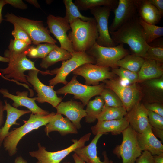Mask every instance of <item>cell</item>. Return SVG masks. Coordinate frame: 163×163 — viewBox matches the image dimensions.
Wrapping results in <instances>:
<instances>
[{"label": "cell", "mask_w": 163, "mask_h": 163, "mask_svg": "<svg viewBox=\"0 0 163 163\" xmlns=\"http://www.w3.org/2000/svg\"><path fill=\"white\" fill-rule=\"evenodd\" d=\"M139 16L127 22L115 31L110 32L116 45L126 44L133 54L144 58L150 45L146 42Z\"/></svg>", "instance_id": "1"}, {"label": "cell", "mask_w": 163, "mask_h": 163, "mask_svg": "<svg viewBox=\"0 0 163 163\" xmlns=\"http://www.w3.org/2000/svg\"><path fill=\"white\" fill-rule=\"evenodd\" d=\"M71 30L68 37L75 52H86L96 42L98 34L97 23L94 20L84 21L79 18L69 24Z\"/></svg>", "instance_id": "2"}, {"label": "cell", "mask_w": 163, "mask_h": 163, "mask_svg": "<svg viewBox=\"0 0 163 163\" xmlns=\"http://www.w3.org/2000/svg\"><path fill=\"white\" fill-rule=\"evenodd\" d=\"M56 114L54 112L46 115L31 113L24 125L9 132L3 142L4 147L9 155L12 156L16 153L17 145L23 136L32 131L45 126Z\"/></svg>", "instance_id": "3"}, {"label": "cell", "mask_w": 163, "mask_h": 163, "mask_svg": "<svg viewBox=\"0 0 163 163\" xmlns=\"http://www.w3.org/2000/svg\"><path fill=\"white\" fill-rule=\"evenodd\" d=\"M5 20L11 24L18 25L27 34L32 43L35 45L41 43L56 44L57 41L50 35L48 28L44 27L42 21H35L21 17L12 13L5 15Z\"/></svg>", "instance_id": "4"}, {"label": "cell", "mask_w": 163, "mask_h": 163, "mask_svg": "<svg viewBox=\"0 0 163 163\" xmlns=\"http://www.w3.org/2000/svg\"><path fill=\"white\" fill-rule=\"evenodd\" d=\"M86 52L94 58L95 64L112 69L118 68L117 62L129 54L122 43L106 47L100 46L96 42Z\"/></svg>", "instance_id": "5"}, {"label": "cell", "mask_w": 163, "mask_h": 163, "mask_svg": "<svg viewBox=\"0 0 163 163\" xmlns=\"http://www.w3.org/2000/svg\"><path fill=\"white\" fill-rule=\"evenodd\" d=\"M28 53L8 57L9 62L8 66L0 69V75L5 79L13 78L14 81L24 83L31 87L27 82L24 72L27 70H39L35 66L34 62L27 57Z\"/></svg>", "instance_id": "6"}, {"label": "cell", "mask_w": 163, "mask_h": 163, "mask_svg": "<svg viewBox=\"0 0 163 163\" xmlns=\"http://www.w3.org/2000/svg\"><path fill=\"white\" fill-rule=\"evenodd\" d=\"M72 55L70 59L62 62L60 68L50 71L51 75H56L49 80V85L54 86L59 83L66 85L68 82L66 78L71 72L84 64H95L94 58L86 52H74L72 53Z\"/></svg>", "instance_id": "7"}, {"label": "cell", "mask_w": 163, "mask_h": 163, "mask_svg": "<svg viewBox=\"0 0 163 163\" xmlns=\"http://www.w3.org/2000/svg\"><path fill=\"white\" fill-rule=\"evenodd\" d=\"M122 133V143L116 146L113 152L118 158H121L122 163H135L142 152L137 141V133L129 126Z\"/></svg>", "instance_id": "8"}, {"label": "cell", "mask_w": 163, "mask_h": 163, "mask_svg": "<svg viewBox=\"0 0 163 163\" xmlns=\"http://www.w3.org/2000/svg\"><path fill=\"white\" fill-rule=\"evenodd\" d=\"M91 133L85 134L79 139H72L73 144L69 147L61 150L54 152L47 151L46 148L42 146L38 143V149L29 152L30 155L35 158L38 160L37 163H60L61 161L70 153L76 149L82 147L85 145L86 142L90 139Z\"/></svg>", "instance_id": "9"}, {"label": "cell", "mask_w": 163, "mask_h": 163, "mask_svg": "<svg viewBox=\"0 0 163 163\" xmlns=\"http://www.w3.org/2000/svg\"><path fill=\"white\" fill-rule=\"evenodd\" d=\"M77 77V75L73 76L69 82L56 91V94H73L75 99L80 100L85 106L92 97L100 95L105 88L104 83L95 86L83 84L78 82Z\"/></svg>", "instance_id": "10"}, {"label": "cell", "mask_w": 163, "mask_h": 163, "mask_svg": "<svg viewBox=\"0 0 163 163\" xmlns=\"http://www.w3.org/2000/svg\"><path fill=\"white\" fill-rule=\"evenodd\" d=\"M39 72L43 75H50L49 70H30L28 71L26 76L27 82L33 86L37 93L36 101L40 103H48L56 108L61 102L62 98L57 97L56 91L53 89L54 86L46 85L40 81L38 77Z\"/></svg>", "instance_id": "11"}, {"label": "cell", "mask_w": 163, "mask_h": 163, "mask_svg": "<svg viewBox=\"0 0 163 163\" xmlns=\"http://www.w3.org/2000/svg\"><path fill=\"white\" fill-rule=\"evenodd\" d=\"M103 82L105 88L112 91L118 97L127 112L140 101V91L136 83L124 85L119 80L113 78Z\"/></svg>", "instance_id": "12"}, {"label": "cell", "mask_w": 163, "mask_h": 163, "mask_svg": "<svg viewBox=\"0 0 163 163\" xmlns=\"http://www.w3.org/2000/svg\"><path fill=\"white\" fill-rule=\"evenodd\" d=\"M97 23L98 34L96 42L98 45L106 47L116 45L113 41L109 30L108 21L112 9L107 6H100L90 10Z\"/></svg>", "instance_id": "13"}, {"label": "cell", "mask_w": 163, "mask_h": 163, "mask_svg": "<svg viewBox=\"0 0 163 163\" xmlns=\"http://www.w3.org/2000/svg\"><path fill=\"white\" fill-rule=\"evenodd\" d=\"M72 72L75 75L83 77L85 80V85H98L99 82L113 78L114 76L110 68L91 63L84 64Z\"/></svg>", "instance_id": "14"}, {"label": "cell", "mask_w": 163, "mask_h": 163, "mask_svg": "<svg viewBox=\"0 0 163 163\" xmlns=\"http://www.w3.org/2000/svg\"><path fill=\"white\" fill-rule=\"evenodd\" d=\"M47 24L49 32L59 41L60 47L71 53L75 52L67 34L71 29L70 25L65 17L50 14L47 17Z\"/></svg>", "instance_id": "15"}, {"label": "cell", "mask_w": 163, "mask_h": 163, "mask_svg": "<svg viewBox=\"0 0 163 163\" xmlns=\"http://www.w3.org/2000/svg\"><path fill=\"white\" fill-rule=\"evenodd\" d=\"M113 11L115 16L109 28V32L115 31L138 15L137 0H119Z\"/></svg>", "instance_id": "16"}, {"label": "cell", "mask_w": 163, "mask_h": 163, "mask_svg": "<svg viewBox=\"0 0 163 163\" xmlns=\"http://www.w3.org/2000/svg\"><path fill=\"white\" fill-rule=\"evenodd\" d=\"M0 93L3 97L10 99L13 101L12 106L16 108L24 106L28 108L33 114L46 115L50 113L48 111L39 107L35 103L37 97L31 98L27 96V91H17L16 95L10 93L6 88L0 89Z\"/></svg>", "instance_id": "17"}, {"label": "cell", "mask_w": 163, "mask_h": 163, "mask_svg": "<svg viewBox=\"0 0 163 163\" xmlns=\"http://www.w3.org/2000/svg\"><path fill=\"white\" fill-rule=\"evenodd\" d=\"M84 106L82 103L76 101H61L56 108V113L65 116L78 129L82 127L81 119L86 116Z\"/></svg>", "instance_id": "18"}, {"label": "cell", "mask_w": 163, "mask_h": 163, "mask_svg": "<svg viewBox=\"0 0 163 163\" xmlns=\"http://www.w3.org/2000/svg\"><path fill=\"white\" fill-rule=\"evenodd\" d=\"M125 117L129 126L137 133L142 132L149 125L148 110L140 101L135 104Z\"/></svg>", "instance_id": "19"}, {"label": "cell", "mask_w": 163, "mask_h": 163, "mask_svg": "<svg viewBox=\"0 0 163 163\" xmlns=\"http://www.w3.org/2000/svg\"><path fill=\"white\" fill-rule=\"evenodd\" d=\"M149 125L143 132L137 133V141L141 151H146L152 155L163 154V145L154 135Z\"/></svg>", "instance_id": "20"}, {"label": "cell", "mask_w": 163, "mask_h": 163, "mask_svg": "<svg viewBox=\"0 0 163 163\" xmlns=\"http://www.w3.org/2000/svg\"><path fill=\"white\" fill-rule=\"evenodd\" d=\"M104 134L99 133L96 135L91 142L87 145H84L76 149L74 151L80 158L86 163H109V161L106 152H103L104 161H101L97 155V143L100 138Z\"/></svg>", "instance_id": "21"}, {"label": "cell", "mask_w": 163, "mask_h": 163, "mask_svg": "<svg viewBox=\"0 0 163 163\" xmlns=\"http://www.w3.org/2000/svg\"><path fill=\"white\" fill-rule=\"evenodd\" d=\"M129 126L128 122L124 117L119 120H97V124L92 126L91 129L92 133L95 135L99 133L106 134L108 133L117 135L122 133Z\"/></svg>", "instance_id": "22"}, {"label": "cell", "mask_w": 163, "mask_h": 163, "mask_svg": "<svg viewBox=\"0 0 163 163\" xmlns=\"http://www.w3.org/2000/svg\"><path fill=\"white\" fill-rule=\"evenodd\" d=\"M44 131L48 136L53 131H57L62 136L78 133L77 129L68 118L56 113L45 125Z\"/></svg>", "instance_id": "23"}, {"label": "cell", "mask_w": 163, "mask_h": 163, "mask_svg": "<svg viewBox=\"0 0 163 163\" xmlns=\"http://www.w3.org/2000/svg\"><path fill=\"white\" fill-rule=\"evenodd\" d=\"M4 110L6 111L7 115L4 125L0 131V141L2 143L9 133L11 127L13 125H19L17 122V120L22 116L31 113L29 110L18 109L11 106L6 100H4Z\"/></svg>", "instance_id": "24"}, {"label": "cell", "mask_w": 163, "mask_h": 163, "mask_svg": "<svg viewBox=\"0 0 163 163\" xmlns=\"http://www.w3.org/2000/svg\"><path fill=\"white\" fill-rule=\"evenodd\" d=\"M139 17L145 22L153 25L158 23L163 15L148 0H137Z\"/></svg>", "instance_id": "25"}, {"label": "cell", "mask_w": 163, "mask_h": 163, "mask_svg": "<svg viewBox=\"0 0 163 163\" xmlns=\"http://www.w3.org/2000/svg\"><path fill=\"white\" fill-rule=\"evenodd\" d=\"M162 64L154 60L145 59L137 73L138 82L156 78L161 76L163 74Z\"/></svg>", "instance_id": "26"}, {"label": "cell", "mask_w": 163, "mask_h": 163, "mask_svg": "<svg viewBox=\"0 0 163 163\" xmlns=\"http://www.w3.org/2000/svg\"><path fill=\"white\" fill-rule=\"evenodd\" d=\"M72 56V53L58 46L53 49L42 59L40 66L42 68L47 69L58 62H63L70 59Z\"/></svg>", "instance_id": "27"}, {"label": "cell", "mask_w": 163, "mask_h": 163, "mask_svg": "<svg viewBox=\"0 0 163 163\" xmlns=\"http://www.w3.org/2000/svg\"><path fill=\"white\" fill-rule=\"evenodd\" d=\"M104 104V101L100 95L97 96L94 99L90 101L85 110L86 122L88 123H94L101 113Z\"/></svg>", "instance_id": "28"}, {"label": "cell", "mask_w": 163, "mask_h": 163, "mask_svg": "<svg viewBox=\"0 0 163 163\" xmlns=\"http://www.w3.org/2000/svg\"><path fill=\"white\" fill-rule=\"evenodd\" d=\"M118 2L117 0H75L74 4L79 10L86 11L97 7L107 6L111 8L113 11Z\"/></svg>", "instance_id": "29"}, {"label": "cell", "mask_w": 163, "mask_h": 163, "mask_svg": "<svg viewBox=\"0 0 163 163\" xmlns=\"http://www.w3.org/2000/svg\"><path fill=\"white\" fill-rule=\"evenodd\" d=\"M144 61L143 57L129 54L119 60L117 65L118 67L138 73Z\"/></svg>", "instance_id": "30"}, {"label": "cell", "mask_w": 163, "mask_h": 163, "mask_svg": "<svg viewBox=\"0 0 163 163\" xmlns=\"http://www.w3.org/2000/svg\"><path fill=\"white\" fill-rule=\"evenodd\" d=\"M127 111L123 106L104 107L97 118V120L107 121L119 120L124 117Z\"/></svg>", "instance_id": "31"}, {"label": "cell", "mask_w": 163, "mask_h": 163, "mask_svg": "<svg viewBox=\"0 0 163 163\" xmlns=\"http://www.w3.org/2000/svg\"><path fill=\"white\" fill-rule=\"evenodd\" d=\"M139 21L143 29L146 41L148 44L163 36V27L148 24L139 17Z\"/></svg>", "instance_id": "32"}, {"label": "cell", "mask_w": 163, "mask_h": 163, "mask_svg": "<svg viewBox=\"0 0 163 163\" xmlns=\"http://www.w3.org/2000/svg\"><path fill=\"white\" fill-rule=\"evenodd\" d=\"M63 2L66 9V14L65 18L69 24L76 18H79L84 21L95 19L94 18L88 17L82 15L77 6L72 0H64Z\"/></svg>", "instance_id": "33"}, {"label": "cell", "mask_w": 163, "mask_h": 163, "mask_svg": "<svg viewBox=\"0 0 163 163\" xmlns=\"http://www.w3.org/2000/svg\"><path fill=\"white\" fill-rule=\"evenodd\" d=\"M36 45H31L28 49L27 56L30 58L43 59L51 50L58 46L56 44L48 43Z\"/></svg>", "instance_id": "34"}, {"label": "cell", "mask_w": 163, "mask_h": 163, "mask_svg": "<svg viewBox=\"0 0 163 163\" xmlns=\"http://www.w3.org/2000/svg\"><path fill=\"white\" fill-rule=\"evenodd\" d=\"M31 44L22 40L11 39L8 49H6L4 52V57L7 58L28 53V50Z\"/></svg>", "instance_id": "35"}, {"label": "cell", "mask_w": 163, "mask_h": 163, "mask_svg": "<svg viewBox=\"0 0 163 163\" xmlns=\"http://www.w3.org/2000/svg\"><path fill=\"white\" fill-rule=\"evenodd\" d=\"M100 96L104 101V107H119L123 104L116 94L110 89L105 88Z\"/></svg>", "instance_id": "36"}, {"label": "cell", "mask_w": 163, "mask_h": 163, "mask_svg": "<svg viewBox=\"0 0 163 163\" xmlns=\"http://www.w3.org/2000/svg\"><path fill=\"white\" fill-rule=\"evenodd\" d=\"M111 71L122 80H126L131 83L138 82V74L121 67L112 69Z\"/></svg>", "instance_id": "37"}, {"label": "cell", "mask_w": 163, "mask_h": 163, "mask_svg": "<svg viewBox=\"0 0 163 163\" xmlns=\"http://www.w3.org/2000/svg\"><path fill=\"white\" fill-rule=\"evenodd\" d=\"M143 58L154 60L163 63V46L155 47L150 45Z\"/></svg>", "instance_id": "38"}, {"label": "cell", "mask_w": 163, "mask_h": 163, "mask_svg": "<svg viewBox=\"0 0 163 163\" xmlns=\"http://www.w3.org/2000/svg\"><path fill=\"white\" fill-rule=\"evenodd\" d=\"M12 24L14 25V29L11 34L14 39L22 40L30 44H33L29 36L21 27L16 23Z\"/></svg>", "instance_id": "39"}, {"label": "cell", "mask_w": 163, "mask_h": 163, "mask_svg": "<svg viewBox=\"0 0 163 163\" xmlns=\"http://www.w3.org/2000/svg\"><path fill=\"white\" fill-rule=\"evenodd\" d=\"M149 123L152 127L163 129V117L148 110Z\"/></svg>", "instance_id": "40"}, {"label": "cell", "mask_w": 163, "mask_h": 163, "mask_svg": "<svg viewBox=\"0 0 163 163\" xmlns=\"http://www.w3.org/2000/svg\"><path fill=\"white\" fill-rule=\"evenodd\" d=\"M144 105L147 110L157 113L163 117V106L161 104L155 102L147 103Z\"/></svg>", "instance_id": "41"}, {"label": "cell", "mask_w": 163, "mask_h": 163, "mask_svg": "<svg viewBox=\"0 0 163 163\" xmlns=\"http://www.w3.org/2000/svg\"><path fill=\"white\" fill-rule=\"evenodd\" d=\"M136 163H154L153 155L146 151L142 152L141 155L136 160Z\"/></svg>", "instance_id": "42"}, {"label": "cell", "mask_w": 163, "mask_h": 163, "mask_svg": "<svg viewBox=\"0 0 163 163\" xmlns=\"http://www.w3.org/2000/svg\"><path fill=\"white\" fill-rule=\"evenodd\" d=\"M148 85L150 87L157 90H163V79L155 78L149 80L147 83Z\"/></svg>", "instance_id": "43"}, {"label": "cell", "mask_w": 163, "mask_h": 163, "mask_svg": "<svg viewBox=\"0 0 163 163\" xmlns=\"http://www.w3.org/2000/svg\"><path fill=\"white\" fill-rule=\"evenodd\" d=\"M6 4H9L13 7L21 9L27 8V5L21 0H5Z\"/></svg>", "instance_id": "44"}, {"label": "cell", "mask_w": 163, "mask_h": 163, "mask_svg": "<svg viewBox=\"0 0 163 163\" xmlns=\"http://www.w3.org/2000/svg\"><path fill=\"white\" fill-rule=\"evenodd\" d=\"M149 2L154 5L163 15V0H148Z\"/></svg>", "instance_id": "45"}, {"label": "cell", "mask_w": 163, "mask_h": 163, "mask_svg": "<svg viewBox=\"0 0 163 163\" xmlns=\"http://www.w3.org/2000/svg\"><path fill=\"white\" fill-rule=\"evenodd\" d=\"M152 131L154 135L157 138L158 137L163 142V129L152 127Z\"/></svg>", "instance_id": "46"}, {"label": "cell", "mask_w": 163, "mask_h": 163, "mask_svg": "<svg viewBox=\"0 0 163 163\" xmlns=\"http://www.w3.org/2000/svg\"><path fill=\"white\" fill-rule=\"evenodd\" d=\"M4 105L2 101L0 99V131L1 129V126L3 124L4 119ZM2 143L0 141V148Z\"/></svg>", "instance_id": "47"}, {"label": "cell", "mask_w": 163, "mask_h": 163, "mask_svg": "<svg viewBox=\"0 0 163 163\" xmlns=\"http://www.w3.org/2000/svg\"><path fill=\"white\" fill-rule=\"evenodd\" d=\"M153 156L154 163H163V154Z\"/></svg>", "instance_id": "48"}, {"label": "cell", "mask_w": 163, "mask_h": 163, "mask_svg": "<svg viewBox=\"0 0 163 163\" xmlns=\"http://www.w3.org/2000/svg\"><path fill=\"white\" fill-rule=\"evenodd\" d=\"M75 163H86L80 158L75 153L72 155Z\"/></svg>", "instance_id": "49"}, {"label": "cell", "mask_w": 163, "mask_h": 163, "mask_svg": "<svg viewBox=\"0 0 163 163\" xmlns=\"http://www.w3.org/2000/svg\"><path fill=\"white\" fill-rule=\"evenodd\" d=\"M6 4L5 0H0V25L2 20L3 18L2 14V10L4 6Z\"/></svg>", "instance_id": "50"}, {"label": "cell", "mask_w": 163, "mask_h": 163, "mask_svg": "<svg viewBox=\"0 0 163 163\" xmlns=\"http://www.w3.org/2000/svg\"><path fill=\"white\" fill-rule=\"evenodd\" d=\"M26 1L37 8H41L40 5L36 0H26Z\"/></svg>", "instance_id": "51"}, {"label": "cell", "mask_w": 163, "mask_h": 163, "mask_svg": "<svg viewBox=\"0 0 163 163\" xmlns=\"http://www.w3.org/2000/svg\"><path fill=\"white\" fill-rule=\"evenodd\" d=\"M14 163H27L26 160L24 159L21 156L17 157L14 161Z\"/></svg>", "instance_id": "52"}, {"label": "cell", "mask_w": 163, "mask_h": 163, "mask_svg": "<svg viewBox=\"0 0 163 163\" xmlns=\"http://www.w3.org/2000/svg\"><path fill=\"white\" fill-rule=\"evenodd\" d=\"M9 61V60L8 58L0 56V62L8 63Z\"/></svg>", "instance_id": "53"}, {"label": "cell", "mask_w": 163, "mask_h": 163, "mask_svg": "<svg viewBox=\"0 0 163 163\" xmlns=\"http://www.w3.org/2000/svg\"><path fill=\"white\" fill-rule=\"evenodd\" d=\"M109 163H114V162L112 161V160H110L109 161Z\"/></svg>", "instance_id": "54"}, {"label": "cell", "mask_w": 163, "mask_h": 163, "mask_svg": "<svg viewBox=\"0 0 163 163\" xmlns=\"http://www.w3.org/2000/svg\"><path fill=\"white\" fill-rule=\"evenodd\" d=\"M63 163H70L69 162H63Z\"/></svg>", "instance_id": "55"}]
</instances>
